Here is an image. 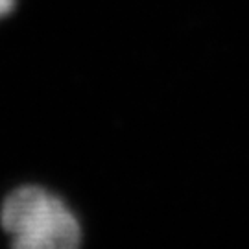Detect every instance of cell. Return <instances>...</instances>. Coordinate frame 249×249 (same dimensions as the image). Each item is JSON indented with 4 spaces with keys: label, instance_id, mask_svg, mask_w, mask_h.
<instances>
[{
    "label": "cell",
    "instance_id": "7a4b0ae2",
    "mask_svg": "<svg viewBox=\"0 0 249 249\" xmlns=\"http://www.w3.org/2000/svg\"><path fill=\"white\" fill-rule=\"evenodd\" d=\"M15 2H17V0H0V18L8 17L9 13L13 11Z\"/></svg>",
    "mask_w": 249,
    "mask_h": 249
},
{
    "label": "cell",
    "instance_id": "6da1fadb",
    "mask_svg": "<svg viewBox=\"0 0 249 249\" xmlns=\"http://www.w3.org/2000/svg\"><path fill=\"white\" fill-rule=\"evenodd\" d=\"M0 222L15 248L71 249L80 246L81 227L59 196L41 187H20L2 203Z\"/></svg>",
    "mask_w": 249,
    "mask_h": 249
}]
</instances>
